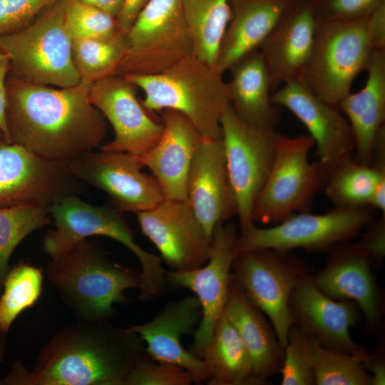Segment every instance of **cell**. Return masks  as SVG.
Instances as JSON below:
<instances>
[{
  "label": "cell",
  "mask_w": 385,
  "mask_h": 385,
  "mask_svg": "<svg viewBox=\"0 0 385 385\" xmlns=\"http://www.w3.org/2000/svg\"><path fill=\"white\" fill-rule=\"evenodd\" d=\"M91 83L53 88L9 76L6 121L11 143L47 160L69 161L94 150L106 119L91 103Z\"/></svg>",
  "instance_id": "1"
},
{
  "label": "cell",
  "mask_w": 385,
  "mask_h": 385,
  "mask_svg": "<svg viewBox=\"0 0 385 385\" xmlns=\"http://www.w3.org/2000/svg\"><path fill=\"white\" fill-rule=\"evenodd\" d=\"M111 321H77L61 329L41 349L31 371L15 362L0 384L124 385L145 346L138 334Z\"/></svg>",
  "instance_id": "2"
},
{
  "label": "cell",
  "mask_w": 385,
  "mask_h": 385,
  "mask_svg": "<svg viewBox=\"0 0 385 385\" xmlns=\"http://www.w3.org/2000/svg\"><path fill=\"white\" fill-rule=\"evenodd\" d=\"M48 279L77 321L111 320L125 292L138 288L140 273L113 262L96 242L86 239L51 258Z\"/></svg>",
  "instance_id": "3"
},
{
  "label": "cell",
  "mask_w": 385,
  "mask_h": 385,
  "mask_svg": "<svg viewBox=\"0 0 385 385\" xmlns=\"http://www.w3.org/2000/svg\"><path fill=\"white\" fill-rule=\"evenodd\" d=\"M122 76L143 91L141 103L147 111H179L203 138L221 136L220 120L230 104L229 90L223 73L215 66L192 54L160 73Z\"/></svg>",
  "instance_id": "4"
},
{
  "label": "cell",
  "mask_w": 385,
  "mask_h": 385,
  "mask_svg": "<svg viewBox=\"0 0 385 385\" xmlns=\"http://www.w3.org/2000/svg\"><path fill=\"white\" fill-rule=\"evenodd\" d=\"M54 229L43 240V250L51 258L68 252L93 236L113 239L129 250L140 265L139 294L143 298L158 296L167 284V271L160 257L143 249L122 212L114 207L89 204L76 194L64 196L47 207Z\"/></svg>",
  "instance_id": "5"
},
{
  "label": "cell",
  "mask_w": 385,
  "mask_h": 385,
  "mask_svg": "<svg viewBox=\"0 0 385 385\" xmlns=\"http://www.w3.org/2000/svg\"><path fill=\"white\" fill-rule=\"evenodd\" d=\"M66 6V0H57L25 28L0 36V49L9 60V76L58 88L80 83Z\"/></svg>",
  "instance_id": "6"
},
{
  "label": "cell",
  "mask_w": 385,
  "mask_h": 385,
  "mask_svg": "<svg viewBox=\"0 0 385 385\" xmlns=\"http://www.w3.org/2000/svg\"><path fill=\"white\" fill-rule=\"evenodd\" d=\"M368 16L317 24L312 51L300 79L318 98L337 108L356 76L366 71L374 51Z\"/></svg>",
  "instance_id": "7"
},
{
  "label": "cell",
  "mask_w": 385,
  "mask_h": 385,
  "mask_svg": "<svg viewBox=\"0 0 385 385\" xmlns=\"http://www.w3.org/2000/svg\"><path fill=\"white\" fill-rule=\"evenodd\" d=\"M314 145L309 135L292 138L277 133L272 165L255 202L254 222L275 225L309 210L327 177V170L318 161L309 162Z\"/></svg>",
  "instance_id": "8"
},
{
  "label": "cell",
  "mask_w": 385,
  "mask_h": 385,
  "mask_svg": "<svg viewBox=\"0 0 385 385\" xmlns=\"http://www.w3.org/2000/svg\"><path fill=\"white\" fill-rule=\"evenodd\" d=\"M314 266L293 250L262 248L238 252L232 267L234 281L272 323L283 349L293 324L291 292L299 279Z\"/></svg>",
  "instance_id": "9"
},
{
  "label": "cell",
  "mask_w": 385,
  "mask_h": 385,
  "mask_svg": "<svg viewBox=\"0 0 385 385\" xmlns=\"http://www.w3.org/2000/svg\"><path fill=\"white\" fill-rule=\"evenodd\" d=\"M370 206L335 207L323 214L297 212L269 227L253 224L239 234L238 252L262 249L329 251L356 236L375 217Z\"/></svg>",
  "instance_id": "10"
},
{
  "label": "cell",
  "mask_w": 385,
  "mask_h": 385,
  "mask_svg": "<svg viewBox=\"0 0 385 385\" xmlns=\"http://www.w3.org/2000/svg\"><path fill=\"white\" fill-rule=\"evenodd\" d=\"M127 36L128 52L117 75L160 73L193 54L180 0H149Z\"/></svg>",
  "instance_id": "11"
},
{
  "label": "cell",
  "mask_w": 385,
  "mask_h": 385,
  "mask_svg": "<svg viewBox=\"0 0 385 385\" xmlns=\"http://www.w3.org/2000/svg\"><path fill=\"white\" fill-rule=\"evenodd\" d=\"M220 128L237 216L243 231L255 224L253 207L272 165L277 133L247 123L230 104L222 115Z\"/></svg>",
  "instance_id": "12"
},
{
  "label": "cell",
  "mask_w": 385,
  "mask_h": 385,
  "mask_svg": "<svg viewBox=\"0 0 385 385\" xmlns=\"http://www.w3.org/2000/svg\"><path fill=\"white\" fill-rule=\"evenodd\" d=\"M238 237L234 223H219L212 232L210 255L205 264L192 270L166 272L168 284L190 289L200 302L201 319L189 350L200 359L224 314L232 280V267L238 254Z\"/></svg>",
  "instance_id": "13"
},
{
  "label": "cell",
  "mask_w": 385,
  "mask_h": 385,
  "mask_svg": "<svg viewBox=\"0 0 385 385\" xmlns=\"http://www.w3.org/2000/svg\"><path fill=\"white\" fill-rule=\"evenodd\" d=\"M67 163L76 179L106 192L113 207L121 212L138 214L165 200L155 177L142 171L144 165L138 155L91 150Z\"/></svg>",
  "instance_id": "14"
},
{
  "label": "cell",
  "mask_w": 385,
  "mask_h": 385,
  "mask_svg": "<svg viewBox=\"0 0 385 385\" xmlns=\"http://www.w3.org/2000/svg\"><path fill=\"white\" fill-rule=\"evenodd\" d=\"M78 181L67 161L41 158L0 138V207L32 205L47 208L75 194Z\"/></svg>",
  "instance_id": "15"
},
{
  "label": "cell",
  "mask_w": 385,
  "mask_h": 385,
  "mask_svg": "<svg viewBox=\"0 0 385 385\" xmlns=\"http://www.w3.org/2000/svg\"><path fill=\"white\" fill-rule=\"evenodd\" d=\"M313 274L301 277L291 292L289 310L292 323L327 349L369 356L370 353L349 333L363 318L358 305L327 296L317 286Z\"/></svg>",
  "instance_id": "16"
},
{
  "label": "cell",
  "mask_w": 385,
  "mask_h": 385,
  "mask_svg": "<svg viewBox=\"0 0 385 385\" xmlns=\"http://www.w3.org/2000/svg\"><path fill=\"white\" fill-rule=\"evenodd\" d=\"M142 232L172 270H192L209 258L211 241L187 200L165 199L137 214Z\"/></svg>",
  "instance_id": "17"
},
{
  "label": "cell",
  "mask_w": 385,
  "mask_h": 385,
  "mask_svg": "<svg viewBox=\"0 0 385 385\" xmlns=\"http://www.w3.org/2000/svg\"><path fill=\"white\" fill-rule=\"evenodd\" d=\"M137 88L122 75L110 76L91 85V103L114 130V138L101 150L141 156L158 141L163 124L152 118L138 100Z\"/></svg>",
  "instance_id": "18"
},
{
  "label": "cell",
  "mask_w": 385,
  "mask_h": 385,
  "mask_svg": "<svg viewBox=\"0 0 385 385\" xmlns=\"http://www.w3.org/2000/svg\"><path fill=\"white\" fill-rule=\"evenodd\" d=\"M271 101L287 108L304 125L316 145L318 162L327 171L354 154V136L346 118L314 95L302 79L284 83L272 94Z\"/></svg>",
  "instance_id": "19"
},
{
  "label": "cell",
  "mask_w": 385,
  "mask_h": 385,
  "mask_svg": "<svg viewBox=\"0 0 385 385\" xmlns=\"http://www.w3.org/2000/svg\"><path fill=\"white\" fill-rule=\"evenodd\" d=\"M372 267L356 243L345 242L328 251L324 266L313 277L318 288L327 296L354 302L368 328L376 331L384 314V299Z\"/></svg>",
  "instance_id": "20"
},
{
  "label": "cell",
  "mask_w": 385,
  "mask_h": 385,
  "mask_svg": "<svg viewBox=\"0 0 385 385\" xmlns=\"http://www.w3.org/2000/svg\"><path fill=\"white\" fill-rule=\"evenodd\" d=\"M187 200L210 238L219 223L237 215L222 135L216 138H203L190 166Z\"/></svg>",
  "instance_id": "21"
},
{
  "label": "cell",
  "mask_w": 385,
  "mask_h": 385,
  "mask_svg": "<svg viewBox=\"0 0 385 385\" xmlns=\"http://www.w3.org/2000/svg\"><path fill=\"white\" fill-rule=\"evenodd\" d=\"M201 314L197 297L188 296L168 303L152 320L128 327L141 337L149 356L183 368L193 376L195 384H200L209 379L207 366L202 359L184 348L181 338L194 333Z\"/></svg>",
  "instance_id": "22"
},
{
  "label": "cell",
  "mask_w": 385,
  "mask_h": 385,
  "mask_svg": "<svg viewBox=\"0 0 385 385\" xmlns=\"http://www.w3.org/2000/svg\"><path fill=\"white\" fill-rule=\"evenodd\" d=\"M161 115V136L140 158L158 182L165 199L187 200L190 166L203 137L182 113L165 109Z\"/></svg>",
  "instance_id": "23"
},
{
  "label": "cell",
  "mask_w": 385,
  "mask_h": 385,
  "mask_svg": "<svg viewBox=\"0 0 385 385\" xmlns=\"http://www.w3.org/2000/svg\"><path fill=\"white\" fill-rule=\"evenodd\" d=\"M317 24L311 0H295L261 44L259 50L272 88L301 78L312 51Z\"/></svg>",
  "instance_id": "24"
},
{
  "label": "cell",
  "mask_w": 385,
  "mask_h": 385,
  "mask_svg": "<svg viewBox=\"0 0 385 385\" xmlns=\"http://www.w3.org/2000/svg\"><path fill=\"white\" fill-rule=\"evenodd\" d=\"M295 0H232V16L222 40L215 68L222 73L259 49Z\"/></svg>",
  "instance_id": "25"
},
{
  "label": "cell",
  "mask_w": 385,
  "mask_h": 385,
  "mask_svg": "<svg viewBox=\"0 0 385 385\" xmlns=\"http://www.w3.org/2000/svg\"><path fill=\"white\" fill-rule=\"evenodd\" d=\"M224 314L250 354L254 376L260 384H267L280 370L284 349L270 321L250 301L233 277Z\"/></svg>",
  "instance_id": "26"
},
{
  "label": "cell",
  "mask_w": 385,
  "mask_h": 385,
  "mask_svg": "<svg viewBox=\"0 0 385 385\" xmlns=\"http://www.w3.org/2000/svg\"><path fill=\"white\" fill-rule=\"evenodd\" d=\"M366 71L367 79L364 86L344 97L339 109L351 128L355 158L371 165L376 138L385 127V51H374Z\"/></svg>",
  "instance_id": "27"
},
{
  "label": "cell",
  "mask_w": 385,
  "mask_h": 385,
  "mask_svg": "<svg viewBox=\"0 0 385 385\" xmlns=\"http://www.w3.org/2000/svg\"><path fill=\"white\" fill-rule=\"evenodd\" d=\"M229 71L230 105L236 113L249 123L275 130L279 113L271 101L270 75L260 50L241 58Z\"/></svg>",
  "instance_id": "28"
},
{
  "label": "cell",
  "mask_w": 385,
  "mask_h": 385,
  "mask_svg": "<svg viewBox=\"0 0 385 385\" xmlns=\"http://www.w3.org/2000/svg\"><path fill=\"white\" fill-rule=\"evenodd\" d=\"M324 191L335 207L370 206L385 215V155H376L371 165L354 154L327 171Z\"/></svg>",
  "instance_id": "29"
},
{
  "label": "cell",
  "mask_w": 385,
  "mask_h": 385,
  "mask_svg": "<svg viewBox=\"0 0 385 385\" xmlns=\"http://www.w3.org/2000/svg\"><path fill=\"white\" fill-rule=\"evenodd\" d=\"M210 385L260 384L252 357L237 330L223 314L201 358Z\"/></svg>",
  "instance_id": "30"
},
{
  "label": "cell",
  "mask_w": 385,
  "mask_h": 385,
  "mask_svg": "<svg viewBox=\"0 0 385 385\" xmlns=\"http://www.w3.org/2000/svg\"><path fill=\"white\" fill-rule=\"evenodd\" d=\"M193 42V55L215 66L232 16V0H180Z\"/></svg>",
  "instance_id": "31"
},
{
  "label": "cell",
  "mask_w": 385,
  "mask_h": 385,
  "mask_svg": "<svg viewBox=\"0 0 385 385\" xmlns=\"http://www.w3.org/2000/svg\"><path fill=\"white\" fill-rule=\"evenodd\" d=\"M127 33L106 39H73V56L81 81L93 83L117 75L128 52Z\"/></svg>",
  "instance_id": "32"
},
{
  "label": "cell",
  "mask_w": 385,
  "mask_h": 385,
  "mask_svg": "<svg viewBox=\"0 0 385 385\" xmlns=\"http://www.w3.org/2000/svg\"><path fill=\"white\" fill-rule=\"evenodd\" d=\"M310 338L316 385H372L371 376L363 366L370 354L361 356L331 350Z\"/></svg>",
  "instance_id": "33"
},
{
  "label": "cell",
  "mask_w": 385,
  "mask_h": 385,
  "mask_svg": "<svg viewBox=\"0 0 385 385\" xmlns=\"http://www.w3.org/2000/svg\"><path fill=\"white\" fill-rule=\"evenodd\" d=\"M3 285L0 331L6 332L16 317L38 301L42 291V271L33 265L20 263L8 272Z\"/></svg>",
  "instance_id": "34"
},
{
  "label": "cell",
  "mask_w": 385,
  "mask_h": 385,
  "mask_svg": "<svg viewBox=\"0 0 385 385\" xmlns=\"http://www.w3.org/2000/svg\"><path fill=\"white\" fill-rule=\"evenodd\" d=\"M50 221L47 208L42 206L0 207V288L9 272V258L16 247L27 235Z\"/></svg>",
  "instance_id": "35"
},
{
  "label": "cell",
  "mask_w": 385,
  "mask_h": 385,
  "mask_svg": "<svg viewBox=\"0 0 385 385\" xmlns=\"http://www.w3.org/2000/svg\"><path fill=\"white\" fill-rule=\"evenodd\" d=\"M65 23L72 40L106 39L121 32L114 16L94 6L71 0H66Z\"/></svg>",
  "instance_id": "36"
},
{
  "label": "cell",
  "mask_w": 385,
  "mask_h": 385,
  "mask_svg": "<svg viewBox=\"0 0 385 385\" xmlns=\"http://www.w3.org/2000/svg\"><path fill=\"white\" fill-rule=\"evenodd\" d=\"M279 373L282 376V385H316L310 336L294 324L287 334Z\"/></svg>",
  "instance_id": "37"
},
{
  "label": "cell",
  "mask_w": 385,
  "mask_h": 385,
  "mask_svg": "<svg viewBox=\"0 0 385 385\" xmlns=\"http://www.w3.org/2000/svg\"><path fill=\"white\" fill-rule=\"evenodd\" d=\"M193 376L183 368L143 356L125 379L124 385H190Z\"/></svg>",
  "instance_id": "38"
},
{
  "label": "cell",
  "mask_w": 385,
  "mask_h": 385,
  "mask_svg": "<svg viewBox=\"0 0 385 385\" xmlns=\"http://www.w3.org/2000/svg\"><path fill=\"white\" fill-rule=\"evenodd\" d=\"M384 2L385 0H311L317 23L364 18Z\"/></svg>",
  "instance_id": "39"
},
{
  "label": "cell",
  "mask_w": 385,
  "mask_h": 385,
  "mask_svg": "<svg viewBox=\"0 0 385 385\" xmlns=\"http://www.w3.org/2000/svg\"><path fill=\"white\" fill-rule=\"evenodd\" d=\"M57 0H0V36L30 24Z\"/></svg>",
  "instance_id": "40"
},
{
  "label": "cell",
  "mask_w": 385,
  "mask_h": 385,
  "mask_svg": "<svg viewBox=\"0 0 385 385\" xmlns=\"http://www.w3.org/2000/svg\"><path fill=\"white\" fill-rule=\"evenodd\" d=\"M366 227L365 232L356 244L374 267L381 264L385 257V215L374 217Z\"/></svg>",
  "instance_id": "41"
},
{
  "label": "cell",
  "mask_w": 385,
  "mask_h": 385,
  "mask_svg": "<svg viewBox=\"0 0 385 385\" xmlns=\"http://www.w3.org/2000/svg\"><path fill=\"white\" fill-rule=\"evenodd\" d=\"M368 33L374 51H385V2L378 6L367 18Z\"/></svg>",
  "instance_id": "42"
},
{
  "label": "cell",
  "mask_w": 385,
  "mask_h": 385,
  "mask_svg": "<svg viewBox=\"0 0 385 385\" xmlns=\"http://www.w3.org/2000/svg\"><path fill=\"white\" fill-rule=\"evenodd\" d=\"M149 0H123L120 11L115 19L118 26L122 32L127 33L140 11Z\"/></svg>",
  "instance_id": "43"
},
{
  "label": "cell",
  "mask_w": 385,
  "mask_h": 385,
  "mask_svg": "<svg viewBox=\"0 0 385 385\" xmlns=\"http://www.w3.org/2000/svg\"><path fill=\"white\" fill-rule=\"evenodd\" d=\"M9 60L7 56L0 64V131L4 140L11 143L6 121L7 91L6 86Z\"/></svg>",
  "instance_id": "44"
},
{
  "label": "cell",
  "mask_w": 385,
  "mask_h": 385,
  "mask_svg": "<svg viewBox=\"0 0 385 385\" xmlns=\"http://www.w3.org/2000/svg\"><path fill=\"white\" fill-rule=\"evenodd\" d=\"M382 351H379L374 354H370L368 360L363 364L364 369L369 372L371 371L372 385L384 384L385 366L382 358Z\"/></svg>",
  "instance_id": "45"
},
{
  "label": "cell",
  "mask_w": 385,
  "mask_h": 385,
  "mask_svg": "<svg viewBox=\"0 0 385 385\" xmlns=\"http://www.w3.org/2000/svg\"><path fill=\"white\" fill-rule=\"evenodd\" d=\"M83 3L101 9L116 18L119 14L123 0H71Z\"/></svg>",
  "instance_id": "46"
},
{
  "label": "cell",
  "mask_w": 385,
  "mask_h": 385,
  "mask_svg": "<svg viewBox=\"0 0 385 385\" xmlns=\"http://www.w3.org/2000/svg\"><path fill=\"white\" fill-rule=\"evenodd\" d=\"M0 331V363L2 361L5 354V341Z\"/></svg>",
  "instance_id": "47"
},
{
  "label": "cell",
  "mask_w": 385,
  "mask_h": 385,
  "mask_svg": "<svg viewBox=\"0 0 385 385\" xmlns=\"http://www.w3.org/2000/svg\"><path fill=\"white\" fill-rule=\"evenodd\" d=\"M6 56L2 52V51L0 49V64L3 61V60L5 58Z\"/></svg>",
  "instance_id": "48"
},
{
  "label": "cell",
  "mask_w": 385,
  "mask_h": 385,
  "mask_svg": "<svg viewBox=\"0 0 385 385\" xmlns=\"http://www.w3.org/2000/svg\"><path fill=\"white\" fill-rule=\"evenodd\" d=\"M0 138H3L1 131H0Z\"/></svg>",
  "instance_id": "49"
}]
</instances>
